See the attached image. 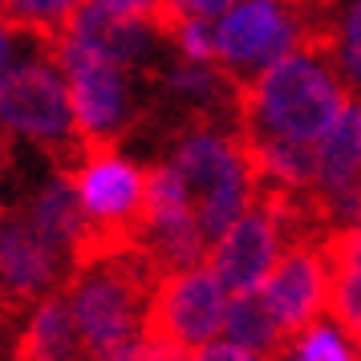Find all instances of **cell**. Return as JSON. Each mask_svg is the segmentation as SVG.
<instances>
[{
    "instance_id": "1",
    "label": "cell",
    "mask_w": 361,
    "mask_h": 361,
    "mask_svg": "<svg viewBox=\"0 0 361 361\" xmlns=\"http://www.w3.org/2000/svg\"><path fill=\"white\" fill-rule=\"evenodd\" d=\"M349 85L325 57L305 49L284 53L252 82H235V126L247 134L317 142L345 110Z\"/></svg>"
},
{
    "instance_id": "2",
    "label": "cell",
    "mask_w": 361,
    "mask_h": 361,
    "mask_svg": "<svg viewBox=\"0 0 361 361\" xmlns=\"http://www.w3.org/2000/svg\"><path fill=\"white\" fill-rule=\"evenodd\" d=\"M154 280L159 276H154V268L138 244L69 268L66 296L85 357L98 361L102 353L138 337L142 309H147Z\"/></svg>"
},
{
    "instance_id": "3",
    "label": "cell",
    "mask_w": 361,
    "mask_h": 361,
    "mask_svg": "<svg viewBox=\"0 0 361 361\" xmlns=\"http://www.w3.org/2000/svg\"><path fill=\"white\" fill-rule=\"evenodd\" d=\"M171 166L179 171L183 195H187V207L195 215L203 244L212 247L228 231L231 219L247 207V191H252L240 138L212 130L207 122H191V130L175 147Z\"/></svg>"
},
{
    "instance_id": "4",
    "label": "cell",
    "mask_w": 361,
    "mask_h": 361,
    "mask_svg": "<svg viewBox=\"0 0 361 361\" xmlns=\"http://www.w3.org/2000/svg\"><path fill=\"white\" fill-rule=\"evenodd\" d=\"M0 130L37 142L66 175L85 159V147L73 134L66 78L53 61H20L0 73Z\"/></svg>"
},
{
    "instance_id": "5",
    "label": "cell",
    "mask_w": 361,
    "mask_h": 361,
    "mask_svg": "<svg viewBox=\"0 0 361 361\" xmlns=\"http://www.w3.org/2000/svg\"><path fill=\"white\" fill-rule=\"evenodd\" d=\"M53 61L61 66L73 110V134L85 150H110L130 130L134 98H130V69L106 61L102 53L85 49L69 37H57Z\"/></svg>"
},
{
    "instance_id": "6",
    "label": "cell",
    "mask_w": 361,
    "mask_h": 361,
    "mask_svg": "<svg viewBox=\"0 0 361 361\" xmlns=\"http://www.w3.org/2000/svg\"><path fill=\"white\" fill-rule=\"evenodd\" d=\"M224 305H228V288L212 276L207 264L166 272L163 280H154V288L147 296L138 337L150 345L191 353V349L207 345L219 333Z\"/></svg>"
},
{
    "instance_id": "7",
    "label": "cell",
    "mask_w": 361,
    "mask_h": 361,
    "mask_svg": "<svg viewBox=\"0 0 361 361\" xmlns=\"http://www.w3.org/2000/svg\"><path fill=\"white\" fill-rule=\"evenodd\" d=\"M215 66L231 82H252L260 69L300 49V20L288 0H240L219 13L212 29Z\"/></svg>"
},
{
    "instance_id": "8",
    "label": "cell",
    "mask_w": 361,
    "mask_h": 361,
    "mask_svg": "<svg viewBox=\"0 0 361 361\" xmlns=\"http://www.w3.org/2000/svg\"><path fill=\"white\" fill-rule=\"evenodd\" d=\"M69 276V256L29 224L25 212L0 207V300L33 309L53 288H61Z\"/></svg>"
},
{
    "instance_id": "9",
    "label": "cell",
    "mask_w": 361,
    "mask_h": 361,
    "mask_svg": "<svg viewBox=\"0 0 361 361\" xmlns=\"http://www.w3.org/2000/svg\"><path fill=\"white\" fill-rule=\"evenodd\" d=\"M284 240H280L276 219L264 212L256 199H247V207L228 224V231L212 244L207 268L228 293H252L260 288L268 272L276 268Z\"/></svg>"
},
{
    "instance_id": "10",
    "label": "cell",
    "mask_w": 361,
    "mask_h": 361,
    "mask_svg": "<svg viewBox=\"0 0 361 361\" xmlns=\"http://www.w3.org/2000/svg\"><path fill=\"white\" fill-rule=\"evenodd\" d=\"M260 296L272 321L284 337L305 329L325 312V260H321V240H300L280 252L276 268L260 284ZM284 349V345H280Z\"/></svg>"
},
{
    "instance_id": "11",
    "label": "cell",
    "mask_w": 361,
    "mask_h": 361,
    "mask_svg": "<svg viewBox=\"0 0 361 361\" xmlns=\"http://www.w3.org/2000/svg\"><path fill=\"white\" fill-rule=\"evenodd\" d=\"M357 122H361L357 102L349 98L345 110L333 118V126L312 142V154H317V183H312V191H317L333 228L357 224V142H361Z\"/></svg>"
},
{
    "instance_id": "12",
    "label": "cell",
    "mask_w": 361,
    "mask_h": 361,
    "mask_svg": "<svg viewBox=\"0 0 361 361\" xmlns=\"http://www.w3.org/2000/svg\"><path fill=\"white\" fill-rule=\"evenodd\" d=\"M61 37L78 41L85 49L102 53L106 61H114L122 69H147L154 73V49L163 37L154 33L150 25L142 20H130V17H110L94 4H78L69 25L61 29Z\"/></svg>"
},
{
    "instance_id": "13",
    "label": "cell",
    "mask_w": 361,
    "mask_h": 361,
    "mask_svg": "<svg viewBox=\"0 0 361 361\" xmlns=\"http://www.w3.org/2000/svg\"><path fill=\"white\" fill-rule=\"evenodd\" d=\"M321 260H325V312L337 321L349 341L357 345L361 333V300H357V224L329 228L321 235Z\"/></svg>"
},
{
    "instance_id": "14",
    "label": "cell",
    "mask_w": 361,
    "mask_h": 361,
    "mask_svg": "<svg viewBox=\"0 0 361 361\" xmlns=\"http://www.w3.org/2000/svg\"><path fill=\"white\" fill-rule=\"evenodd\" d=\"M78 349H82V341H78V325L69 312V296L66 288H53L25 317L17 361H73Z\"/></svg>"
},
{
    "instance_id": "15",
    "label": "cell",
    "mask_w": 361,
    "mask_h": 361,
    "mask_svg": "<svg viewBox=\"0 0 361 361\" xmlns=\"http://www.w3.org/2000/svg\"><path fill=\"white\" fill-rule=\"evenodd\" d=\"M29 224H33L45 240H49L57 252H73V244L82 240L85 231V215H82V203H78V191H73V179L66 171H57L41 191L33 195V203L25 207Z\"/></svg>"
},
{
    "instance_id": "16",
    "label": "cell",
    "mask_w": 361,
    "mask_h": 361,
    "mask_svg": "<svg viewBox=\"0 0 361 361\" xmlns=\"http://www.w3.org/2000/svg\"><path fill=\"white\" fill-rule=\"evenodd\" d=\"M219 329L228 333L231 345L240 349H252L260 357H280V345H284V333L272 321V312L264 305V296L252 288V293H235V300L224 305V321Z\"/></svg>"
},
{
    "instance_id": "17",
    "label": "cell",
    "mask_w": 361,
    "mask_h": 361,
    "mask_svg": "<svg viewBox=\"0 0 361 361\" xmlns=\"http://www.w3.org/2000/svg\"><path fill=\"white\" fill-rule=\"evenodd\" d=\"M82 0H0V17L8 20L17 33H29L45 49V57H53V45L61 29L69 25L73 8Z\"/></svg>"
},
{
    "instance_id": "18",
    "label": "cell",
    "mask_w": 361,
    "mask_h": 361,
    "mask_svg": "<svg viewBox=\"0 0 361 361\" xmlns=\"http://www.w3.org/2000/svg\"><path fill=\"white\" fill-rule=\"evenodd\" d=\"M280 357L293 361H357V345L345 337L337 325L329 321H309L305 329H296L293 337H284V349Z\"/></svg>"
},
{
    "instance_id": "19",
    "label": "cell",
    "mask_w": 361,
    "mask_h": 361,
    "mask_svg": "<svg viewBox=\"0 0 361 361\" xmlns=\"http://www.w3.org/2000/svg\"><path fill=\"white\" fill-rule=\"evenodd\" d=\"M90 4H94V8H102V13H110V17L142 20V25H150V29L163 37V41H166V33H171V25L183 17L171 0H90Z\"/></svg>"
},
{
    "instance_id": "20",
    "label": "cell",
    "mask_w": 361,
    "mask_h": 361,
    "mask_svg": "<svg viewBox=\"0 0 361 361\" xmlns=\"http://www.w3.org/2000/svg\"><path fill=\"white\" fill-rule=\"evenodd\" d=\"M166 41H171V45L179 49V57H187V61H215L212 25H207L203 17H187V13H183V17L171 25Z\"/></svg>"
},
{
    "instance_id": "21",
    "label": "cell",
    "mask_w": 361,
    "mask_h": 361,
    "mask_svg": "<svg viewBox=\"0 0 361 361\" xmlns=\"http://www.w3.org/2000/svg\"><path fill=\"white\" fill-rule=\"evenodd\" d=\"M187 361H268V357L252 353V349H240V345H231V341H207V345H199V349H191Z\"/></svg>"
},
{
    "instance_id": "22",
    "label": "cell",
    "mask_w": 361,
    "mask_h": 361,
    "mask_svg": "<svg viewBox=\"0 0 361 361\" xmlns=\"http://www.w3.org/2000/svg\"><path fill=\"white\" fill-rule=\"evenodd\" d=\"M171 4H175L179 13H187V17H203L207 20V17H219L231 0H171Z\"/></svg>"
},
{
    "instance_id": "23",
    "label": "cell",
    "mask_w": 361,
    "mask_h": 361,
    "mask_svg": "<svg viewBox=\"0 0 361 361\" xmlns=\"http://www.w3.org/2000/svg\"><path fill=\"white\" fill-rule=\"evenodd\" d=\"M17 29H13V25H8V20L0 17V73H4V69L13 66V45H17Z\"/></svg>"
},
{
    "instance_id": "24",
    "label": "cell",
    "mask_w": 361,
    "mask_h": 361,
    "mask_svg": "<svg viewBox=\"0 0 361 361\" xmlns=\"http://www.w3.org/2000/svg\"><path fill=\"white\" fill-rule=\"evenodd\" d=\"M142 361H187V353H179V349H166V345L142 341Z\"/></svg>"
},
{
    "instance_id": "25",
    "label": "cell",
    "mask_w": 361,
    "mask_h": 361,
    "mask_svg": "<svg viewBox=\"0 0 361 361\" xmlns=\"http://www.w3.org/2000/svg\"><path fill=\"white\" fill-rule=\"evenodd\" d=\"M268 361H280V357H268Z\"/></svg>"
}]
</instances>
